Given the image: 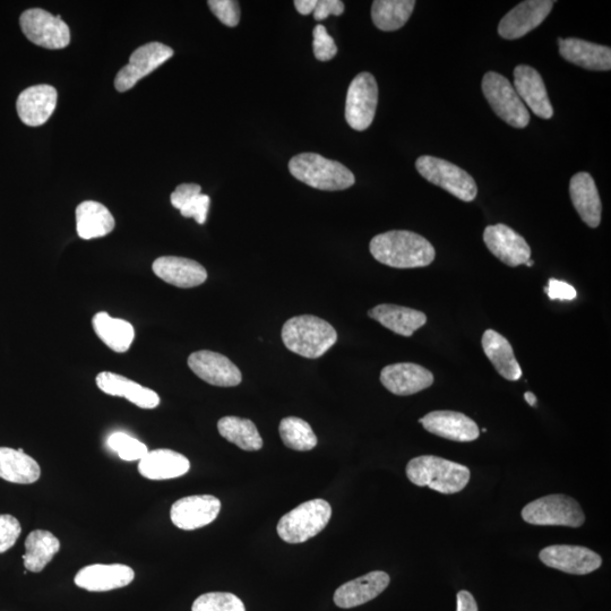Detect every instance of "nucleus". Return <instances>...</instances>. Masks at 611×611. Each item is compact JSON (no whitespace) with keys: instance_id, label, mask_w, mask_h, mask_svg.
<instances>
[{"instance_id":"obj_1","label":"nucleus","mask_w":611,"mask_h":611,"mask_svg":"<svg viewBox=\"0 0 611 611\" xmlns=\"http://www.w3.org/2000/svg\"><path fill=\"white\" fill-rule=\"evenodd\" d=\"M377 262L394 269L425 268L435 260L436 251L426 238L407 230L377 235L369 244Z\"/></svg>"},{"instance_id":"obj_2","label":"nucleus","mask_w":611,"mask_h":611,"mask_svg":"<svg viewBox=\"0 0 611 611\" xmlns=\"http://www.w3.org/2000/svg\"><path fill=\"white\" fill-rule=\"evenodd\" d=\"M281 337L288 350L308 359L324 356L338 341L334 327L314 315L290 318L282 327Z\"/></svg>"},{"instance_id":"obj_3","label":"nucleus","mask_w":611,"mask_h":611,"mask_svg":"<svg viewBox=\"0 0 611 611\" xmlns=\"http://www.w3.org/2000/svg\"><path fill=\"white\" fill-rule=\"evenodd\" d=\"M407 476L416 486L428 487L442 494H455L469 484L470 470L460 463L424 455L408 463Z\"/></svg>"},{"instance_id":"obj_4","label":"nucleus","mask_w":611,"mask_h":611,"mask_svg":"<svg viewBox=\"0 0 611 611\" xmlns=\"http://www.w3.org/2000/svg\"><path fill=\"white\" fill-rule=\"evenodd\" d=\"M290 174L299 182L321 191H344L356 183L355 175L339 161L317 153H300L289 162Z\"/></svg>"},{"instance_id":"obj_5","label":"nucleus","mask_w":611,"mask_h":611,"mask_svg":"<svg viewBox=\"0 0 611 611\" xmlns=\"http://www.w3.org/2000/svg\"><path fill=\"white\" fill-rule=\"evenodd\" d=\"M331 516L329 503L324 499H313L282 516L277 528L279 537L288 544H303L323 531Z\"/></svg>"},{"instance_id":"obj_6","label":"nucleus","mask_w":611,"mask_h":611,"mask_svg":"<svg viewBox=\"0 0 611 611\" xmlns=\"http://www.w3.org/2000/svg\"><path fill=\"white\" fill-rule=\"evenodd\" d=\"M522 518L533 526L580 528L585 521L578 502L565 495H549L536 499L522 510Z\"/></svg>"},{"instance_id":"obj_7","label":"nucleus","mask_w":611,"mask_h":611,"mask_svg":"<svg viewBox=\"0 0 611 611\" xmlns=\"http://www.w3.org/2000/svg\"><path fill=\"white\" fill-rule=\"evenodd\" d=\"M416 168L429 183L443 188L459 200L463 202L476 200L478 194L476 180L466 170L453 165L452 162L423 156L417 160Z\"/></svg>"},{"instance_id":"obj_8","label":"nucleus","mask_w":611,"mask_h":611,"mask_svg":"<svg viewBox=\"0 0 611 611\" xmlns=\"http://www.w3.org/2000/svg\"><path fill=\"white\" fill-rule=\"evenodd\" d=\"M483 92L490 107L505 123L515 128H526L529 125V110L506 77L488 72L484 76Z\"/></svg>"},{"instance_id":"obj_9","label":"nucleus","mask_w":611,"mask_h":611,"mask_svg":"<svg viewBox=\"0 0 611 611\" xmlns=\"http://www.w3.org/2000/svg\"><path fill=\"white\" fill-rule=\"evenodd\" d=\"M20 24L24 36L34 45L50 50L70 46L71 31L60 16L41 8H32L21 15Z\"/></svg>"},{"instance_id":"obj_10","label":"nucleus","mask_w":611,"mask_h":611,"mask_svg":"<svg viewBox=\"0 0 611 611\" xmlns=\"http://www.w3.org/2000/svg\"><path fill=\"white\" fill-rule=\"evenodd\" d=\"M378 105V85L375 77L360 73L351 82L346 101V119L352 129L364 132L373 124Z\"/></svg>"},{"instance_id":"obj_11","label":"nucleus","mask_w":611,"mask_h":611,"mask_svg":"<svg viewBox=\"0 0 611 611\" xmlns=\"http://www.w3.org/2000/svg\"><path fill=\"white\" fill-rule=\"evenodd\" d=\"M174 54L172 48L160 42L146 43V45L137 48L129 58L128 65L124 66L116 76L115 86L117 91L126 92L133 89L137 82L156 71Z\"/></svg>"},{"instance_id":"obj_12","label":"nucleus","mask_w":611,"mask_h":611,"mask_svg":"<svg viewBox=\"0 0 611 611\" xmlns=\"http://www.w3.org/2000/svg\"><path fill=\"white\" fill-rule=\"evenodd\" d=\"M187 364L202 381L214 386L234 387L242 383L243 375L232 361L210 350L193 352Z\"/></svg>"},{"instance_id":"obj_13","label":"nucleus","mask_w":611,"mask_h":611,"mask_svg":"<svg viewBox=\"0 0 611 611\" xmlns=\"http://www.w3.org/2000/svg\"><path fill=\"white\" fill-rule=\"evenodd\" d=\"M555 2L552 0H527L507 13L498 25V33L503 39H520L547 19Z\"/></svg>"},{"instance_id":"obj_14","label":"nucleus","mask_w":611,"mask_h":611,"mask_svg":"<svg viewBox=\"0 0 611 611\" xmlns=\"http://www.w3.org/2000/svg\"><path fill=\"white\" fill-rule=\"evenodd\" d=\"M539 557L548 567L574 575L595 572L602 564V559L597 553L581 546H550L542 549Z\"/></svg>"},{"instance_id":"obj_15","label":"nucleus","mask_w":611,"mask_h":611,"mask_svg":"<svg viewBox=\"0 0 611 611\" xmlns=\"http://www.w3.org/2000/svg\"><path fill=\"white\" fill-rule=\"evenodd\" d=\"M221 510L220 499L211 495L188 496L171 507L170 519L178 529L192 531L209 526Z\"/></svg>"},{"instance_id":"obj_16","label":"nucleus","mask_w":611,"mask_h":611,"mask_svg":"<svg viewBox=\"0 0 611 611\" xmlns=\"http://www.w3.org/2000/svg\"><path fill=\"white\" fill-rule=\"evenodd\" d=\"M484 242L490 253L511 268L527 264L531 258V248L526 239L502 223L485 229Z\"/></svg>"},{"instance_id":"obj_17","label":"nucleus","mask_w":611,"mask_h":611,"mask_svg":"<svg viewBox=\"0 0 611 611\" xmlns=\"http://www.w3.org/2000/svg\"><path fill=\"white\" fill-rule=\"evenodd\" d=\"M419 423L430 434L454 442H473L480 435L475 421L461 412L433 411L419 419Z\"/></svg>"},{"instance_id":"obj_18","label":"nucleus","mask_w":611,"mask_h":611,"mask_svg":"<svg viewBox=\"0 0 611 611\" xmlns=\"http://www.w3.org/2000/svg\"><path fill=\"white\" fill-rule=\"evenodd\" d=\"M58 93L54 86L40 84L24 90L16 102L22 123L31 127L46 124L57 107Z\"/></svg>"},{"instance_id":"obj_19","label":"nucleus","mask_w":611,"mask_h":611,"mask_svg":"<svg viewBox=\"0 0 611 611\" xmlns=\"http://www.w3.org/2000/svg\"><path fill=\"white\" fill-rule=\"evenodd\" d=\"M132 567L124 564H94L76 574L77 587L90 592H107L125 588L134 581Z\"/></svg>"},{"instance_id":"obj_20","label":"nucleus","mask_w":611,"mask_h":611,"mask_svg":"<svg viewBox=\"0 0 611 611\" xmlns=\"http://www.w3.org/2000/svg\"><path fill=\"white\" fill-rule=\"evenodd\" d=\"M381 382L387 391L399 397H408L432 386L434 375L423 366L400 363L383 368Z\"/></svg>"},{"instance_id":"obj_21","label":"nucleus","mask_w":611,"mask_h":611,"mask_svg":"<svg viewBox=\"0 0 611 611\" xmlns=\"http://www.w3.org/2000/svg\"><path fill=\"white\" fill-rule=\"evenodd\" d=\"M152 270L159 279L177 288L199 287L208 280V272L203 265L184 257H159L153 262Z\"/></svg>"},{"instance_id":"obj_22","label":"nucleus","mask_w":611,"mask_h":611,"mask_svg":"<svg viewBox=\"0 0 611 611\" xmlns=\"http://www.w3.org/2000/svg\"><path fill=\"white\" fill-rule=\"evenodd\" d=\"M514 85L516 93L533 114L542 119H550L554 116L544 80L535 68L527 65L516 67Z\"/></svg>"},{"instance_id":"obj_23","label":"nucleus","mask_w":611,"mask_h":611,"mask_svg":"<svg viewBox=\"0 0 611 611\" xmlns=\"http://www.w3.org/2000/svg\"><path fill=\"white\" fill-rule=\"evenodd\" d=\"M389 574L382 571L370 572L361 578L347 582L334 593V602L339 608H355L374 600L389 587Z\"/></svg>"},{"instance_id":"obj_24","label":"nucleus","mask_w":611,"mask_h":611,"mask_svg":"<svg viewBox=\"0 0 611 611\" xmlns=\"http://www.w3.org/2000/svg\"><path fill=\"white\" fill-rule=\"evenodd\" d=\"M559 54L576 66L588 71L611 70V49L582 39H558Z\"/></svg>"},{"instance_id":"obj_25","label":"nucleus","mask_w":611,"mask_h":611,"mask_svg":"<svg viewBox=\"0 0 611 611\" xmlns=\"http://www.w3.org/2000/svg\"><path fill=\"white\" fill-rule=\"evenodd\" d=\"M96 382L103 393L111 397L125 398L141 409H156L160 404L157 392L128 380L125 376L103 372L97 376Z\"/></svg>"},{"instance_id":"obj_26","label":"nucleus","mask_w":611,"mask_h":611,"mask_svg":"<svg viewBox=\"0 0 611 611\" xmlns=\"http://www.w3.org/2000/svg\"><path fill=\"white\" fill-rule=\"evenodd\" d=\"M570 194L576 212L585 225L598 228L601 222L602 205L595 180L588 172H579L572 177Z\"/></svg>"},{"instance_id":"obj_27","label":"nucleus","mask_w":611,"mask_h":611,"mask_svg":"<svg viewBox=\"0 0 611 611\" xmlns=\"http://www.w3.org/2000/svg\"><path fill=\"white\" fill-rule=\"evenodd\" d=\"M191 469L186 456L175 451L160 449L149 451L139 461L141 476L150 480H168L183 477Z\"/></svg>"},{"instance_id":"obj_28","label":"nucleus","mask_w":611,"mask_h":611,"mask_svg":"<svg viewBox=\"0 0 611 611\" xmlns=\"http://www.w3.org/2000/svg\"><path fill=\"white\" fill-rule=\"evenodd\" d=\"M368 315L402 337H411L427 323V316L423 312L392 304L378 305L370 309Z\"/></svg>"},{"instance_id":"obj_29","label":"nucleus","mask_w":611,"mask_h":611,"mask_svg":"<svg viewBox=\"0 0 611 611\" xmlns=\"http://www.w3.org/2000/svg\"><path fill=\"white\" fill-rule=\"evenodd\" d=\"M116 223L113 214L105 205L85 201L76 209V230L80 238L91 240L102 238L115 229Z\"/></svg>"},{"instance_id":"obj_30","label":"nucleus","mask_w":611,"mask_h":611,"mask_svg":"<svg viewBox=\"0 0 611 611\" xmlns=\"http://www.w3.org/2000/svg\"><path fill=\"white\" fill-rule=\"evenodd\" d=\"M40 476L38 462L22 449L0 447V479L13 484L31 485L37 483Z\"/></svg>"},{"instance_id":"obj_31","label":"nucleus","mask_w":611,"mask_h":611,"mask_svg":"<svg viewBox=\"0 0 611 611\" xmlns=\"http://www.w3.org/2000/svg\"><path fill=\"white\" fill-rule=\"evenodd\" d=\"M483 348L498 374L507 381H519L522 369L516 360L511 343L502 334L487 330L483 335Z\"/></svg>"},{"instance_id":"obj_32","label":"nucleus","mask_w":611,"mask_h":611,"mask_svg":"<svg viewBox=\"0 0 611 611\" xmlns=\"http://www.w3.org/2000/svg\"><path fill=\"white\" fill-rule=\"evenodd\" d=\"M92 325L98 338L111 350L123 354L131 348L135 339V330L131 323L100 312L94 315Z\"/></svg>"},{"instance_id":"obj_33","label":"nucleus","mask_w":611,"mask_h":611,"mask_svg":"<svg viewBox=\"0 0 611 611\" xmlns=\"http://www.w3.org/2000/svg\"><path fill=\"white\" fill-rule=\"evenodd\" d=\"M24 546L27 552L22 557L25 569L40 573L59 552L60 541L49 531L36 530L30 533Z\"/></svg>"},{"instance_id":"obj_34","label":"nucleus","mask_w":611,"mask_h":611,"mask_svg":"<svg viewBox=\"0 0 611 611\" xmlns=\"http://www.w3.org/2000/svg\"><path fill=\"white\" fill-rule=\"evenodd\" d=\"M415 6L413 0H375L372 7L375 27L384 32L401 29L410 19Z\"/></svg>"},{"instance_id":"obj_35","label":"nucleus","mask_w":611,"mask_h":611,"mask_svg":"<svg viewBox=\"0 0 611 611\" xmlns=\"http://www.w3.org/2000/svg\"><path fill=\"white\" fill-rule=\"evenodd\" d=\"M220 435L228 442L247 452H255L263 447V440L252 420L229 416L219 420Z\"/></svg>"},{"instance_id":"obj_36","label":"nucleus","mask_w":611,"mask_h":611,"mask_svg":"<svg viewBox=\"0 0 611 611\" xmlns=\"http://www.w3.org/2000/svg\"><path fill=\"white\" fill-rule=\"evenodd\" d=\"M283 443L289 449L307 452L315 449L317 437L311 425L297 417H288L281 420L279 427Z\"/></svg>"},{"instance_id":"obj_37","label":"nucleus","mask_w":611,"mask_h":611,"mask_svg":"<svg viewBox=\"0 0 611 611\" xmlns=\"http://www.w3.org/2000/svg\"><path fill=\"white\" fill-rule=\"evenodd\" d=\"M107 445L111 451L118 454L126 462L141 461L149 449L135 437L123 432H116L108 437Z\"/></svg>"},{"instance_id":"obj_38","label":"nucleus","mask_w":611,"mask_h":611,"mask_svg":"<svg viewBox=\"0 0 611 611\" xmlns=\"http://www.w3.org/2000/svg\"><path fill=\"white\" fill-rule=\"evenodd\" d=\"M192 611H246L243 601L228 592L205 593L194 601Z\"/></svg>"},{"instance_id":"obj_39","label":"nucleus","mask_w":611,"mask_h":611,"mask_svg":"<svg viewBox=\"0 0 611 611\" xmlns=\"http://www.w3.org/2000/svg\"><path fill=\"white\" fill-rule=\"evenodd\" d=\"M314 55L321 62H329L338 54V47L322 24H318L313 32Z\"/></svg>"},{"instance_id":"obj_40","label":"nucleus","mask_w":611,"mask_h":611,"mask_svg":"<svg viewBox=\"0 0 611 611\" xmlns=\"http://www.w3.org/2000/svg\"><path fill=\"white\" fill-rule=\"evenodd\" d=\"M21 533L22 527L19 520L10 514H0V554L14 547Z\"/></svg>"},{"instance_id":"obj_41","label":"nucleus","mask_w":611,"mask_h":611,"mask_svg":"<svg viewBox=\"0 0 611 611\" xmlns=\"http://www.w3.org/2000/svg\"><path fill=\"white\" fill-rule=\"evenodd\" d=\"M208 4L222 24L229 28L237 27L240 21V7L236 0H210Z\"/></svg>"},{"instance_id":"obj_42","label":"nucleus","mask_w":611,"mask_h":611,"mask_svg":"<svg viewBox=\"0 0 611 611\" xmlns=\"http://www.w3.org/2000/svg\"><path fill=\"white\" fill-rule=\"evenodd\" d=\"M210 204V197L201 193L188 200L179 211L184 218H193L200 225H204L206 219H208Z\"/></svg>"},{"instance_id":"obj_43","label":"nucleus","mask_w":611,"mask_h":611,"mask_svg":"<svg viewBox=\"0 0 611 611\" xmlns=\"http://www.w3.org/2000/svg\"><path fill=\"white\" fill-rule=\"evenodd\" d=\"M547 295L552 300H573L576 298V290L574 287L564 281L550 279L548 287L545 288Z\"/></svg>"},{"instance_id":"obj_44","label":"nucleus","mask_w":611,"mask_h":611,"mask_svg":"<svg viewBox=\"0 0 611 611\" xmlns=\"http://www.w3.org/2000/svg\"><path fill=\"white\" fill-rule=\"evenodd\" d=\"M202 193V187L197 184H182L176 188V191L171 194L170 201L175 209L180 210L184 204L191 200L195 195Z\"/></svg>"},{"instance_id":"obj_45","label":"nucleus","mask_w":611,"mask_h":611,"mask_svg":"<svg viewBox=\"0 0 611 611\" xmlns=\"http://www.w3.org/2000/svg\"><path fill=\"white\" fill-rule=\"evenodd\" d=\"M344 12V4L340 0H320L314 11V19L318 22L324 21L330 15L340 16Z\"/></svg>"},{"instance_id":"obj_46","label":"nucleus","mask_w":611,"mask_h":611,"mask_svg":"<svg viewBox=\"0 0 611 611\" xmlns=\"http://www.w3.org/2000/svg\"><path fill=\"white\" fill-rule=\"evenodd\" d=\"M456 611H478V605L468 591H460L456 598Z\"/></svg>"},{"instance_id":"obj_47","label":"nucleus","mask_w":611,"mask_h":611,"mask_svg":"<svg viewBox=\"0 0 611 611\" xmlns=\"http://www.w3.org/2000/svg\"><path fill=\"white\" fill-rule=\"evenodd\" d=\"M316 5L317 0H296L295 2L296 10L301 15H308L314 13Z\"/></svg>"},{"instance_id":"obj_48","label":"nucleus","mask_w":611,"mask_h":611,"mask_svg":"<svg viewBox=\"0 0 611 611\" xmlns=\"http://www.w3.org/2000/svg\"><path fill=\"white\" fill-rule=\"evenodd\" d=\"M524 399H526V401L530 404L531 407L536 406L537 398L535 394L527 392L526 394H524Z\"/></svg>"},{"instance_id":"obj_49","label":"nucleus","mask_w":611,"mask_h":611,"mask_svg":"<svg viewBox=\"0 0 611 611\" xmlns=\"http://www.w3.org/2000/svg\"><path fill=\"white\" fill-rule=\"evenodd\" d=\"M526 265H527V266H532V265H533V262H532L531 260H529V261L527 262V264H526Z\"/></svg>"}]
</instances>
